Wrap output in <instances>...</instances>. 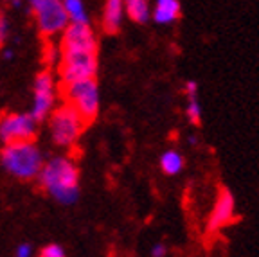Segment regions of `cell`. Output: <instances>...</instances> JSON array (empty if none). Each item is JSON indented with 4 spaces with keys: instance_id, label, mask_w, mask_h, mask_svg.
I'll return each instance as SVG.
<instances>
[{
    "instance_id": "1",
    "label": "cell",
    "mask_w": 259,
    "mask_h": 257,
    "mask_svg": "<svg viewBox=\"0 0 259 257\" xmlns=\"http://www.w3.org/2000/svg\"><path fill=\"white\" fill-rule=\"evenodd\" d=\"M38 182L41 189L61 205H72L79 198V171L69 157H53L44 162Z\"/></svg>"
},
{
    "instance_id": "2",
    "label": "cell",
    "mask_w": 259,
    "mask_h": 257,
    "mask_svg": "<svg viewBox=\"0 0 259 257\" xmlns=\"http://www.w3.org/2000/svg\"><path fill=\"white\" fill-rule=\"evenodd\" d=\"M2 167L18 180H34L44 167V153L32 141L6 144L0 153Z\"/></svg>"
},
{
    "instance_id": "3",
    "label": "cell",
    "mask_w": 259,
    "mask_h": 257,
    "mask_svg": "<svg viewBox=\"0 0 259 257\" xmlns=\"http://www.w3.org/2000/svg\"><path fill=\"white\" fill-rule=\"evenodd\" d=\"M87 122L69 105L54 108L49 115V135L51 141L60 148H72L85 130Z\"/></svg>"
},
{
    "instance_id": "4",
    "label": "cell",
    "mask_w": 259,
    "mask_h": 257,
    "mask_svg": "<svg viewBox=\"0 0 259 257\" xmlns=\"http://www.w3.org/2000/svg\"><path fill=\"white\" fill-rule=\"evenodd\" d=\"M63 96L67 99V105L72 106L87 124L92 122L99 113L101 96H99V87H97L96 77L65 84Z\"/></svg>"
},
{
    "instance_id": "5",
    "label": "cell",
    "mask_w": 259,
    "mask_h": 257,
    "mask_svg": "<svg viewBox=\"0 0 259 257\" xmlns=\"http://www.w3.org/2000/svg\"><path fill=\"white\" fill-rule=\"evenodd\" d=\"M27 4L44 36H56L69 25L63 0H27Z\"/></svg>"
},
{
    "instance_id": "6",
    "label": "cell",
    "mask_w": 259,
    "mask_h": 257,
    "mask_svg": "<svg viewBox=\"0 0 259 257\" xmlns=\"http://www.w3.org/2000/svg\"><path fill=\"white\" fill-rule=\"evenodd\" d=\"M97 53H63L60 77L63 84L81 79H94L97 74Z\"/></svg>"
},
{
    "instance_id": "7",
    "label": "cell",
    "mask_w": 259,
    "mask_h": 257,
    "mask_svg": "<svg viewBox=\"0 0 259 257\" xmlns=\"http://www.w3.org/2000/svg\"><path fill=\"white\" fill-rule=\"evenodd\" d=\"M56 103V81L51 72H40L34 79L31 117L36 122L44 121L54 110Z\"/></svg>"
},
{
    "instance_id": "8",
    "label": "cell",
    "mask_w": 259,
    "mask_h": 257,
    "mask_svg": "<svg viewBox=\"0 0 259 257\" xmlns=\"http://www.w3.org/2000/svg\"><path fill=\"white\" fill-rule=\"evenodd\" d=\"M38 122L31 113H6L0 117V141L4 144L32 141L36 135Z\"/></svg>"
},
{
    "instance_id": "9",
    "label": "cell",
    "mask_w": 259,
    "mask_h": 257,
    "mask_svg": "<svg viewBox=\"0 0 259 257\" xmlns=\"http://www.w3.org/2000/svg\"><path fill=\"white\" fill-rule=\"evenodd\" d=\"M234 220H236V198L225 185H222L218 194H216L214 205L210 209L209 218H207V232L209 234L218 232L223 227L231 225Z\"/></svg>"
},
{
    "instance_id": "10",
    "label": "cell",
    "mask_w": 259,
    "mask_h": 257,
    "mask_svg": "<svg viewBox=\"0 0 259 257\" xmlns=\"http://www.w3.org/2000/svg\"><path fill=\"white\" fill-rule=\"evenodd\" d=\"M63 53H97V38L90 25L69 24L61 38Z\"/></svg>"
},
{
    "instance_id": "11",
    "label": "cell",
    "mask_w": 259,
    "mask_h": 257,
    "mask_svg": "<svg viewBox=\"0 0 259 257\" xmlns=\"http://www.w3.org/2000/svg\"><path fill=\"white\" fill-rule=\"evenodd\" d=\"M182 4L180 0H155L151 8V20L158 25H171L180 20Z\"/></svg>"
},
{
    "instance_id": "12",
    "label": "cell",
    "mask_w": 259,
    "mask_h": 257,
    "mask_svg": "<svg viewBox=\"0 0 259 257\" xmlns=\"http://www.w3.org/2000/svg\"><path fill=\"white\" fill-rule=\"evenodd\" d=\"M124 0H105L103 8V29L108 34L119 32L124 20Z\"/></svg>"
},
{
    "instance_id": "13",
    "label": "cell",
    "mask_w": 259,
    "mask_h": 257,
    "mask_svg": "<svg viewBox=\"0 0 259 257\" xmlns=\"http://www.w3.org/2000/svg\"><path fill=\"white\" fill-rule=\"evenodd\" d=\"M160 169L162 173L167 177H177L178 173H182V169L186 167V158L178 149H166L160 155Z\"/></svg>"
},
{
    "instance_id": "14",
    "label": "cell",
    "mask_w": 259,
    "mask_h": 257,
    "mask_svg": "<svg viewBox=\"0 0 259 257\" xmlns=\"http://www.w3.org/2000/svg\"><path fill=\"white\" fill-rule=\"evenodd\" d=\"M124 15L135 24H146L151 20L150 0H124Z\"/></svg>"
},
{
    "instance_id": "15",
    "label": "cell",
    "mask_w": 259,
    "mask_h": 257,
    "mask_svg": "<svg viewBox=\"0 0 259 257\" xmlns=\"http://www.w3.org/2000/svg\"><path fill=\"white\" fill-rule=\"evenodd\" d=\"M63 8L69 18V24L90 25V16L87 13V6L83 0H63Z\"/></svg>"
},
{
    "instance_id": "16",
    "label": "cell",
    "mask_w": 259,
    "mask_h": 257,
    "mask_svg": "<svg viewBox=\"0 0 259 257\" xmlns=\"http://www.w3.org/2000/svg\"><path fill=\"white\" fill-rule=\"evenodd\" d=\"M186 117L189 124L193 126H198L202 122V105H200L198 97H187Z\"/></svg>"
},
{
    "instance_id": "17",
    "label": "cell",
    "mask_w": 259,
    "mask_h": 257,
    "mask_svg": "<svg viewBox=\"0 0 259 257\" xmlns=\"http://www.w3.org/2000/svg\"><path fill=\"white\" fill-rule=\"evenodd\" d=\"M40 257H67V255H65L63 246L53 243V245H47V246H44V248H41Z\"/></svg>"
},
{
    "instance_id": "18",
    "label": "cell",
    "mask_w": 259,
    "mask_h": 257,
    "mask_svg": "<svg viewBox=\"0 0 259 257\" xmlns=\"http://www.w3.org/2000/svg\"><path fill=\"white\" fill-rule=\"evenodd\" d=\"M9 29H11V24H9L8 16H6V15H0V45L6 44V40H8Z\"/></svg>"
},
{
    "instance_id": "19",
    "label": "cell",
    "mask_w": 259,
    "mask_h": 257,
    "mask_svg": "<svg viewBox=\"0 0 259 257\" xmlns=\"http://www.w3.org/2000/svg\"><path fill=\"white\" fill-rule=\"evenodd\" d=\"M184 90H186V96L187 97H198V83L194 79H189L186 81V84H184Z\"/></svg>"
},
{
    "instance_id": "20",
    "label": "cell",
    "mask_w": 259,
    "mask_h": 257,
    "mask_svg": "<svg viewBox=\"0 0 259 257\" xmlns=\"http://www.w3.org/2000/svg\"><path fill=\"white\" fill-rule=\"evenodd\" d=\"M150 255L151 257H166L167 255V246L164 243H155L150 250Z\"/></svg>"
},
{
    "instance_id": "21",
    "label": "cell",
    "mask_w": 259,
    "mask_h": 257,
    "mask_svg": "<svg viewBox=\"0 0 259 257\" xmlns=\"http://www.w3.org/2000/svg\"><path fill=\"white\" fill-rule=\"evenodd\" d=\"M16 257H32V246L29 243H22V245L16 246L15 250Z\"/></svg>"
},
{
    "instance_id": "22",
    "label": "cell",
    "mask_w": 259,
    "mask_h": 257,
    "mask_svg": "<svg viewBox=\"0 0 259 257\" xmlns=\"http://www.w3.org/2000/svg\"><path fill=\"white\" fill-rule=\"evenodd\" d=\"M2 54H4L6 60H13V56H15V53H13V49H4V51H2Z\"/></svg>"
},
{
    "instance_id": "23",
    "label": "cell",
    "mask_w": 259,
    "mask_h": 257,
    "mask_svg": "<svg viewBox=\"0 0 259 257\" xmlns=\"http://www.w3.org/2000/svg\"><path fill=\"white\" fill-rule=\"evenodd\" d=\"M187 141H189V144H191V146H198L200 139H198L196 135H189V139H187Z\"/></svg>"
},
{
    "instance_id": "24",
    "label": "cell",
    "mask_w": 259,
    "mask_h": 257,
    "mask_svg": "<svg viewBox=\"0 0 259 257\" xmlns=\"http://www.w3.org/2000/svg\"><path fill=\"white\" fill-rule=\"evenodd\" d=\"M6 2H9V4H11V2H13V0H6Z\"/></svg>"
}]
</instances>
